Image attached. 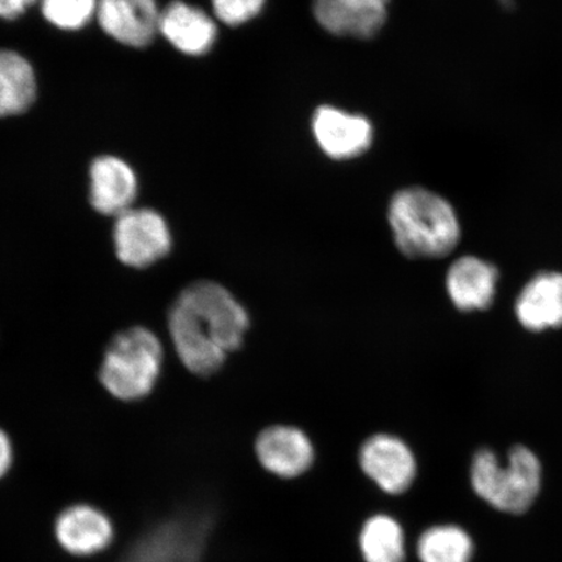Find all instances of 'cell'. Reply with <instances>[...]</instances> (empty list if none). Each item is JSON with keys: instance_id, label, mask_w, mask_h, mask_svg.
I'll return each mask as SVG.
<instances>
[{"instance_id": "obj_6", "label": "cell", "mask_w": 562, "mask_h": 562, "mask_svg": "<svg viewBox=\"0 0 562 562\" xmlns=\"http://www.w3.org/2000/svg\"><path fill=\"white\" fill-rule=\"evenodd\" d=\"M116 257L132 269H147L172 249L171 229L164 216L151 209H131L116 217Z\"/></svg>"}, {"instance_id": "obj_10", "label": "cell", "mask_w": 562, "mask_h": 562, "mask_svg": "<svg viewBox=\"0 0 562 562\" xmlns=\"http://www.w3.org/2000/svg\"><path fill=\"white\" fill-rule=\"evenodd\" d=\"M391 0H312L313 16L329 34L372 40L389 20Z\"/></svg>"}, {"instance_id": "obj_1", "label": "cell", "mask_w": 562, "mask_h": 562, "mask_svg": "<svg viewBox=\"0 0 562 562\" xmlns=\"http://www.w3.org/2000/svg\"><path fill=\"white\" fill-rule=\"evenodd\" d=\"M249 327V314L241 302L210 280L188 285L168 312L176 353L199 376L216 374L228 355L243 347Z\"/></svg>"}, {"instance_id": "obj_17", "label": "cell", "mask_w": 562, "mask_h": 562, "mask_svg": "<svg viewBox=\"0 0 562 562\" xmlns=\"http://www.w3.org/2000/svg\"><path fill=\"white\" fill-rule=\"evenodd\" d=\"M37 97V79L30 61L12 50H0V117L23 114Z\"/></svg>"}, {"instance_id": "obj_11", "label": "cell", "mask_w": 562, "mask_h": 562, "mask_svg": "<svg viewBox=\"0 0 562 562\" xmlns=\"http://www.w3.org/2000/svg\"><path fill=\"white\" fill-rule=\"evenodd\" d=\"M255 449L262 468L283 480L304 475L315 461L311 438L293 426L277 425L265 428L258 435Z\"/></svg>"}, {"instance_id": "obj_5", "label": "cell", "mask_w": 562, "mask_h": 562, "mask_svg": "<svg viewBox=\"0 0 562 562\" xmlns=\"http://www.w3.org/2000/svg\"><path fill=\"white\" fill-rule=\"evenodd\" d=\"M211 525L207 510L173 512L147 526L117 562H203Z\"/></svg>"}, {"instance_id": "obj_22", "label": "cell", "mask_w": 562, "mask_h": 562, "mask_svg": "<svg viewBox=\"0 0 562 562\" xmlns=\"http://www.w3.org/2000/svg\"><path fill=\"white\" fill-rule=\"evenodd\" d=\"M13 446L12 441L2 428H0V480L10 473L13 465Z\"/></svg>"}, {"instance_id": "obj_4", "label": "cell", "mask_w": 562, "mask_h": 562, "mask_svg": "<svg viewBox=\"0 0 562 562\" xmlns=\"http://www.w3.org/2000/svg\"><path fill=\"white\" fill-rule=\"evenodd\" d=\"M164 358L156 334L145 327H131L110 341L98 376L111 396L125 403L138 402L156 389Z\"/></svg>"}, {"instance_id": "obj_7", "label": "cell", "mask_w": 562, "mask_h": 562, "mask_svg": "<svg viewBox=\"0 0 562 562\" xmlns=\"http://www.w3.org/2000/svg\"><path fill=\"white\" fill-rule=\"evenodd\" d=\"M315 144L326 157L337 161L360 158L374 144L370 119L331 104H322L312 116Z\"/></svg>"}, {"instance_id": "obj_13", "label": "cell", "mask_w": 562, "mask_h": 562, "mask_svg": "<svg viewBox=\"0 0 562 562\" xmlns=\"http://www.w3.org/2000/svg\"><path fill=\"white\" fill-rule=\"evenodd\" d=\"M91 206L98 213L119 216L132 209L138 191L137 176L121 158H97L90 167Z\"/></svg>"}, {"instance_id": "obj_14", "label": "cell", "mask_w": 562, "mask_h": 562, "mask_svg": "<svg viewBox=\"0 0 562 562\" xmlns=\"http://www.w3.org/2000/svg\"><path fill=\"white\" fill-rule=\"evenodd\" d=\"M159 33L182 54L201 56L217 40L215 20L199 7L175 0L160 12Z\"/></svg>"}, {"instance_id": "obj_21", "label": "cell", "mask_w": 562, "mask_h": 562, "mask_svg": "<svg viewBox=\"0 0 562 562\" xmlns=\"http://www.w3.org/2000/svg\"><path fill=\"white\" fill-rule=\"evenodd\" d=\"M267 0H211L214 16L227 26H241L257 19Z\"/></svg>"}, {"instance_id": "obj_16", "label": "cell", "mask_w": 562, "mask_h": 562, "mask_svg": "<svg viewBox=\"0 0 562 562\" xmlns=\"http://www.w3.org/2000/svg\"><path fill=\"white\" fill-rule=\"evenodd\" d=\"M516 315L530 331L562 327V273L540 272L516 301Z\"/></svg>"}, {"instance_id": "obj_15", "label": "cell", "mask_w": 562, "mask_h": 562, "mask_svg": "<svg viewBox=\"0 0 562 562\" xmlns=\"http://www.w3.org/2000/svg\"><path fill=\"white\" fill-rule=\"evenodd\" d=\"M497 280L494 265L473 256L461 257L447 272L448 296L460 312L487 311L495 299Z\"/></svg>"}, {"instance_id": "obj_20", "label": "cell", "mask_w": 562, "mask_h": 562, "mask_svg": "<svg viewBox=\"0 0 562 562\" xmlns=\"http://www.w3.org/2000/svg\"><path fill=\"white\" fill-rule=\"evenodd\" d=\"M48 23L61 31H79L97 18L98 0H41Z\"/></svg>"}, {"instance_id": "obj_12", "label": "cell", "mask_w": 562, "mask_h": 562, "mask_svg": "<svg viewBox=\"0 0 562 562\" xmlns=\"http://www.w3.org/2000/svg\"><path fill=\"white\" fill-rule=\"evenodd\" d=\"M157 0H98L97 20L104 33L130 47H146L159 33Z\"/></svg>"}, {"instance_id": "obj_8", "label": "cell", "mask_w": 562, "mask_h": 562, "mask_svg": "<svg viewBox=\"0 0 562 562\" xmlns=\"http://www.w3.org/2000/svg\"><path fill=\"white\" fill-rule=\"evenodd\" d=\"M358 463L385 494L402 495L417 477V460L403 439L391 434H375L363 441Z\"/></svg>"}, {"instance_id": "obj_9", "label": "cell", "mask_w": 562, "mask_h": 562, "mask_svg": "<svg viewBox=\"0 0 562 562\" xmlns=\"http://www.w3.org/2000/svg\"><path fill=\"white\" fill-rule=\"evenodd\" d=\"M115 536V525L108 513L87 503L69 505L54 521L56 543L76 558H91L109 550Z\"/></svg>"}, {"instance_id": "obj_19", "label": "cell", "mask_w": 562, "mask_h": 562, "mask_svg": "<svg viewBox=\"0 0 562 562\" xmlns=\"http://www.w3.org/2000/svg\"><path fill=\"white\" fill-rule=\"evenodd\" d=\"M420 562H472L474 543L457 525H435L420 533L417 542Z\"/></svg>"}, {"instance_id": "obj_23", "label": "cell", "mask_w": 562, "mask_h": 562, "mask_svg": "<svg viewBox=\"0 0 562 562\" xmlns=\"http://www.w3.org/2000/svg\"><path fill=\"white\" fill-rule=\"evenodd\" d=\"M37 0H0V18L5 20L18 19Z\"/></svg>"}, {"instance_id": "obj_18", "label": "cell", "mask_w": 562, "mask_h": 562, "mask_svg": "<svg viewBox=\"0 0 562 562\" xmlns=\"http://www.w3.org/2000/svg\"><path fill=\"white\" fill-rule=\"evenodd\" d=\"M364 562H405V533L397 519L374 515L364 521L358 537Z\"/></svg>"}, {"instance_id": "obj_2", "label": "cell", "mask_w": 562, "mask_h": 562, "mask_svg": "<svg viewBox=\"0 0 562 562\" xmlns=\"http://www.w3.org/2000/svg\"><path fill=\"white\" fill-rule=\"evenodd\" d=\"M386 217L393 241L407 258H445L460 243L461 227L453 206L430 189H400L392 195Z\"/></svg>"}, {"instance_id": "obj_3", "label": "cell", "mask_w": 562, "mask_h": 562, "mask_svg": "<svg viewBox=\"0 0 562 562\" xmlns=\"http://www.w3.org/2000/svg\"><path fill=\"white\" fill-rule=\"evenodd\" d=\"M470 483L492 508L521 515L537 501L542 487V465L537 454L524 446L512 448L505 462L483 448L473 457Z\"/></svg>"}]
</instances>
